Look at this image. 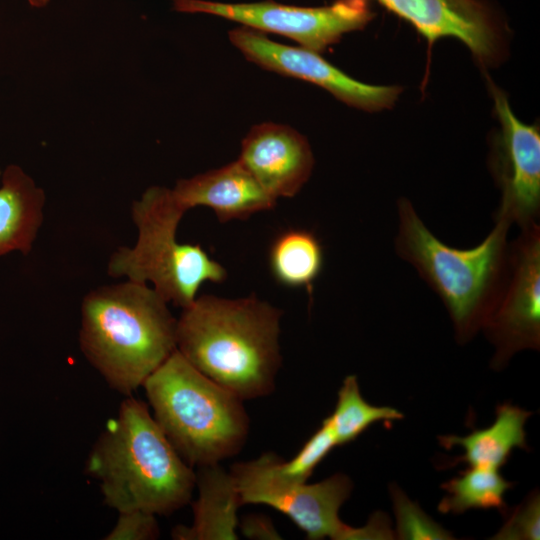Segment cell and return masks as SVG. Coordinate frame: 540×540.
<instances>
[{
	"mask_svg": "<svg viewBox=\"0 0 540 540\" xmlns=\"http://www.w3.org/2000/svg\"><path fill=\"white\" fill-rule=\"evenodd\" d=\"M182 309L176 349L192 366L243 401L273 392L281 310L255 295H201Z\"/></svg>",
	"mask_w": 540,
	"mask_h": 540,
	"instance_id": "6da1fadb",
	"label": "cell"
},
{
	"mask_svg": "<svg viewBox=\"0 0 540 540\" xmlns=\"http://www.w3.org/2000/svg\"><path fill=\"white\" fill-rule=\"evenodd\" d=\"M85 472L99 482L104 503L119 512L154 515L189 503L196 472L179 455L145 402L127 396L93 444Z\"/></svg>",
	"mask_w": 540,
	"mask_h": 540,
	"instance_id": "7a4b0ae2",
	"label": "cell"
},
{
	"mask_svg": "<svg viewBox=\"0 0 540 540\" xmlns=\"http://www.w3.org/2000/svg\"><path fill=\"white\" fill-rule=\"evenodd\" d=\"M167 304L153 287L128 279L97 287L82 301L81 351L126 397L176 350L177 319Z\"/></svg>",
	"mask_w": 540,
	"mask_h": 540,
	"instance_id": "3957f363",
	"label": "cell"
},
{
	"mask_svg": "<svg viewBox=\"0 0 540 540\" xmlns=\"http://www.w3.org/2000/svg\"><path fill=\"white\" fill-rule=\"evenodd\" d=\"M397 255L411 264L439 296L452 320L455 337L466 343L482 329L502 286L508 265L510 224L495 220L475 247L455 248L437 238L406 198L397 202Z\"/></svg>",
	"mask_w": 540,
	"mask_h": 540,
	"instance_id": "277c9868",
	"label": "cell"
},
{
	"mask_svg": "<svg viewBox=\"0 0 540 540\" xmlns=\"http://www.w3.org/2000/svg\"><path fill=\"white\" fill-rule=\"evenodd\" d=\"M153 417L190 466L239 453L249 432L243 400L192 366L177 349L144 382Z\"/></svg>",
	"mask_w": 540,
	"mask_h": 540,
	"instance_id": "5b68a950",
	"label": "cell"
},
{
	"mask_svg": "<svg viewBox=\"0 0 540 540\" xmlns=\"http://www.w3.org/2000/svg\"><path fill=\"white\" fill-rule=\"evenodd\" d=\"M172 190L152 186L133 202L131 216L138 230L133 247H119L109 258L112 277L148 283L169 303L185 308L205 282L221 283L226 269L209 257L199 244L177 241L178 225L185 214Z\"/></svg>",
	"mask_w": 540,
	"mask_h": 540,
	"instance_id": "8992f818",
	"label": "cell"
},
{
	"mask_svg": "<svg viewBox=\"0 0 540 540\" xmlns=\"http://www.w3.org/2000/svg\"><path fill=\"white\" fill-rule=\"evenodd\" d=\"M279 458L267 452L231 467L241 504L273 507L288 516L310 540H361V528L351 527L339 518V510L353 490L350 477L336 473L312 484L291 481L278 473Z\"/></svg>",
	"mask_w": 540,
	"mask_h": 540,
	"instance_id": "52a82bcc",
	"label": "cell"
},
{
	"mask_svg": "<svg viewBox=\"0 0 540 540\" xmlns=\"http://www.w3.org/2000/svg\"><path fill=\"white\" fill-rule=\"evenodd\" d=\"M173 8L216 15L260 32L279 34L319 54L344 34L364 29L376 16L370 0H335L322 7L290 6L272 0L238 4L173 0Z\"/></svg>",
	"mask_w": 540,
	"mask_h": 540,
	"instance_id": "ba28073f",
	"label": "cell"
},
{
	"mask_svg": "<svg viewBox=\"0 0 540 540\" xmlns=\"http://www.w3.org/2000/svg\"><path fill=\"white\" fill-rule=\"evenodd\" d=\"M493 344L491 365L503 368L522 350L540 348V226L520 229L510 242L507 275L482 329Z\"/></svg>",
	"mask_w": 540,
	"mask_h": 540,
	"instance_id": "9c48e42d",
	"label": "cell"
},
{
	"mask_svg": "<svg viewBox=\"0 0 540 540\" xmlns=\"http://www.w3.org/2000/svg\"><path fill=\"white\" fill-rule=\"evenodd\" d=\"M500 132L494 142L491 168L501 191L495 220L520 229L540 216V131L513 113L504 92L490 83Z\"/></svg>",
	"mask_w": 540,
	"mask_h": 540,
	"instance_id": "30bf717a",
	"label": "cell"
},
{
	"mask_svg": "<svg viewBox=\"0 0 540 540\" xmlns=\"http://www.w3.org/2000/svg\"><path fill=\"white\" fill-rule=\"evenodd\" d=\"M229 40L256 65L278 74L315 84L345 104L368 112L391 108L401 93L399 86L359 82L303 47L283 45L263 32L241 26L229 32Z\"/></svg>",
	"mask_w": 540,
	"mask_h": 540,
	"instance_id": "8fae6325",
	"label": "cell"
},
{
	"mask_svg": "<svg viewBox=\"0 0 540 540\" xmlns=\"http://www.w3.org/2000/svg\"><path fill=\"white\" fill-rule=\"evenodd\" d=\"M410 23L428 44L453 37L463 42L483 66L503 54L507 26L488 0H376Z\"/></svg>",
	"mask_w": 540,
	"mask_h": 540,
	"instance_id": "7c38bea8",
	"label": "cell"
},
{
	"mask_svg": "<svg viewBox=\"0 0 540 540\" xmlns=\"http://www.w3.org/2000/svg\"><path fill=\"white\" fill-rule=\"evenodd\" d=\"M275 199L295 196L311 176L314 157L308 140L290 126H253L238 158Z\"/></svg>",
	"mask_w": 540,
	"mask_h": 540,
	"instance_id": "4fadbf2b",
	"label": "cell"
},
{
	"mask_svg": "<svg viewBox=\"0 0 540 540\" xmlns=\"http://www.w3.org/2000/svg\"><path fill=\"white\" fill-rule=\"evenodd\" d=\"M174 198L185 210L204 206L218 220H245L251 215L275 207L272 197L237 159L223 167L177 181Z\"/></svg>",
	"mask_w": 540,
	"mask_h": 540,
	"instance_id": "5bb4252c",
	"label": "cell"
},
{
	"mask_svg": "<svg viewBox=\"0 0 540 540\" xmlns=\"http://www.w3.org/2000/svg\"><path fill=\"white\" fill-rule=\"evenodd\" d=\"M198 498L193 503V522L178 525L171 536L177 540L238 539V508L242 505L234 479L220 463L198 467Z\"/></svg>",
	"mask_w": 540,
	"mask_h": 540,
	"instance_id": "9a60e30c",
	"label": "cell"
},
{
	"mask_svg": "<svg viewBox=\"0 0 540 540\" xmlns=\"http://www.w3.org/2000/svg\"><path fill=\"white\" fill-rule=\"evenodd\" d=\"M44 190L20 166L8 165L0 186V257L27 255L44 219Z\"/></svg>",
	"mask_w": 540,
	"mask_h": 540,
	"instance_id": "2e32d148",
	"label": "cell"
},
{
	"mask_svg": "<svg viewBox=\"0 0 540 540\" xmlns=\"http://www.w3.org/2000/svg\"><path fill=\"white\" fill-rule=\"evenodd\" d=\"M530 415L527 410L504 403L497 406L495 420L489 427L473 430L464 437L440 436L439 443L447 449L454 446L463 448L464 453L455 462L499 470L513 449H527L524 427Z\"/></svg>",
	"mask_w": 540,
	"mask_h": 540,
	"instance_id": "e0dca14e",
	"label": "cell"
},
{
	"mask_svg": "<svg viewBox=\"0 0 540 540\" xmlns=\"http://www.w3.org/2000/svg\"><path fill=\"white\" fill-rule=\"evenodd\" d=\"M323 264L322 244L306 229L280 233L269 250V267L276 281L287 287L305 288L309 293H312Z\"/></svg>",
	"mask_w": 540,
	"mask_h": 540,
	"instance_id": "ac0fdd59",
	"label": "cell"
},
{
	"mask_svg": "<svg viewBox=\"0 0 540 540\" xmlns=\"http://www.w3.org/2000/svg\"><path fill=\"white\" fill-rule=\"evenodd\" d=\"M513 486L498 469L468 467L441 485L446 491L438 504L443 513L461 514L469 509H498L505 511V493Z\"/></svg>",
	"mask_w": 540,
	"mask_h": 540,
	"instance_id": "d6986e66",
	"label": "cell"
},
{
	"mask_svg": "<svg viewBox=\"0 0 540 540\" xmlns=\"http://www.w3.org/2000/svg\"><path fill=\"white\" fill-rule=\"evenodd\" d=\"M403 417L393 407L369 404L361 394L357 377L348 375L338 390L334 411L326 419L339 446L356 440L377 422L400 420Z\"/></svg>",
	"mask_w": 540,
	"mask_h": 540,
	"instance_id": "ffe728a7",
	"label": "cell"
},
{
	"mask_svg": "<svg viewBox=\"0 0 540 540\" xmlns=\"http://www.w3.org/2000/svg\"><path fill=\"white\" fill-rule=\"evenodd\" d=\"M396 519L395 536L403 540H450L453 535L430 518L395 484L389 488Z\"/></svg>",
	"mask_w": 540,
	"mask_h": 540,
	"instance_id": "44dd1931",
	"label": "cell"
},
{
	"mask_svg": "<svg viewBox=\"0 0 540 540\" xmlns=\"http://www.w3.org/2000/svg\"><path fill=\"white\" fill-rule=\"evenodd\" d=\"M338 446L334 432L325 418L321 426L305 442L298 453L288 461L278 459L277 471L285 479L306 482L314 469Z\"/></svg>",
	"mask_w": 540,
	"mask_h": 540,
	"instance_id": "7402d4cb",
	"label": "cell"
},
{
	"mask_svg": "<svg viewBox=\"0 0 540 540\" xmlns=\"http://www.w3.org/2000/svg\"><path fill=\"white\" fill-rule=\"evenodd\" d=\"M492 539H540V497L538 491L531 493L514 509L510 517Z\"/></svg>",
	"mask_w": 540,
	"mask_h": 540,
	"instance_id": "603a6c76",
	"label": "cell"
},
{
	"mask_svg": "<svg viewBox=\"0 0 540 540\" xmlns=\"http://www.w3.org/2000/svg\"><path fill=\"white\" fill-rule=\"evenodd\" d=\"M118 520L106 540H153L159 537L156 515L141 510L118 513Z\"/></svg>",
	"mask_w": 540,
	"mask_h": 540,
	"instance_id": "cb8c5ba5",
	"label": "cell"
},
{
	"mask_svg": "<svg viewBox=\"0 0 540 540\" xmlns=\"http://www.w3.org/2000/svg\"><path fill=\"white\" fill-rule=\"evenodd\" d=\"M239 526L242 534L249 539H281L271 519L264 515H248Z\"/></svg>",
	"mask_w": 540,
	"mask_h": 540,
	"instance_id": "d4e9b609",
	"label": "cell"
},
{
	"mask_svg": "<svg viewBox=\"0 0 540 540\" xmlns=\"http://www.w3.org/2000/svg\"><path fill=\"white\" fill-rule=\"evenodd\" d=\"M29 5L34 8H43L45 7L50 0H27Z\"/></svg>",
	"mask_w": 540,
	"mask_h": 540,
	"instance_id": "484cf974",
	"label": "cell"
},
{
	"mask_svg": "<svg viewBox=\"0 0 540 540\" xmlns=\"http://www.w3.org/2000/svg\"><path fill=\"white\" fill-rule=\"evenodd\" d=\"M0 175H1V170H0Z\"/></svg>",
	"mask_w": 540,
	"mask_h": 540,
	"instance_id": "4316f807",
	"label": "cell"
}]
</instances>
